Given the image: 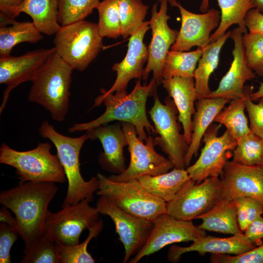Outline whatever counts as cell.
Returning a JSON list of instances; mask_svg holds the SVG:
<instances>
[{"label":"cell","mask_w":263,"mask_h":263,"mask_svg":"<svg viewBox=\"0 0 263 263\" xmlns=\"http://www.w3.org/2000/svg\"><path fill=\"white\" fill-rule=\"evenodd\" d=\"M196 219L202 221L197 226L206 231L231 235L243 233L239 226L233 200L220 198L210 209Z\"/></svg>","instance_id":"cell-26"},{"label":"cell","mask_w":263,"mask_h":263,"mask_svg":"<svg viewBox=\"0 0 263 263\" xmlns=\"http://www.w3.org/2000/svg\"><path fill=\"white\" fill-rule=\"evenodd\" d=\"M221 9V20L219 25L211 35L209 43L213 42L224 35L229 27L237 24L243 34L248 33L244 19L249 10L254 8L251 0H217ZM209 0H201L200 10L206 12L209 7Z\"/></svg>","instance_id":"cell-27"},{"label":"cell","mask_w":263,"mask_h":263,"mask_svg":"<svg viewBox=\"0 0 263 263\" xmlns=\"http://www.w3.org/2000/svg\"><path fill=\"white\" fill-rule=\"evenodd\" d=\"M121 123L128 140L130 162L128 167L123 172L112 174L108 177L109 179L116 182L127 181L143 175L155 176L163 174L174 168L171 161L156 151L152 136H149L146 144H144L139 139L132 124Z\"/></svg>","instance_id":"cell-10"},{"label":"cell","mask_w":263,"mask_h":263,"mask_svg":"<svg viewBox=\"0 0 263 263\" xmlns=\"http://www.w3.org/2000/svg\"><path fill=\"white\" fill-rule=\"evenodd\" d=\"M181 16V26L175 42L170 48L174 51H188L193 47L204 48L208 43L211 33L219 25L221 12L215 8L196 14L185 9L176 1Z\"/></svg>","instance_id":"cell-17"},{"label":"cell","mask_w":263,"mask_h":263,"mask_svg":"<svg viewBox=\"0 0 263 263\" xmlns=\"http://www.w3.org/2000/svg\"><path fill=\"white\" fill-rule=\"evenodd\" d=\"M246 88L245 109L249 119V127L251 132L263 139V98H261L258 103H254L251 98L253 86L247 85Z\"/></svg>","instance_id":"cell-41"},{"label":"cell","mask_w":263,"mask_h":263,"mask_svg":"<svg viewBox=\"0 0 263 263\" xmlns=\"http://www.w3.org/2000/svg\"><path fill=\"white\" fill-rule=\"evenodd\" d=\"M140 80L136 82L133 89L129 94L115 93L97 96L92 108L103 103L106 107L103 114L90 122L74 124L69 128V132L74 133L86 131L117 120L132 124L139 139L146 141L148 137L145 129L149 132L156 133L147 116L146 103L148 98L153 96L158 85L153 78L147 85H142Z\"/></svg>","instance_id":"cell-2"},{"label":"cell","mask_w":263,"mask_h":263,"mask_svg":"<svg viewBox=\"0 0 263 263\" xmlns=\"http://www.w3.org/2000/svg\"><path fill=\"white\" fill-rule=\"evenodd\" d=\"M43 38L42 33L33 21L15 20L9 26H0V56H10L13 47L20 43H35Z\"/></svg>","instance_id":"cell-30"},{"label":"cell","mask_w":263,"mask_h":263,"mask_svg":"<svg viewBox=\"0 0 263 263\" xmlns=\"http://www.w3.org/2000/svg\"><path fill=\"white\" fill-rule=\"evenodd\" d=\"M148 6L142 0H119V11L123 39L133 35L144 21Z\"/></svg>","instance_id":"cell-35"},{"label":"cell","mask_w":263,"mask_h":263,"mask_svg":"<svg viewBox=\"0 0 263 263\" xmlns=\"http://www.w3.org/2000/svg\"><path fill=\"white\" fill-rule=\"evenodd\" d=\"M97 195L111 199L119 207L137 217L153 221L167 213V203L150 193L137 179L116 182L98 173Z\"/></svg>","instance_id":"cell-7"},{"label":"cell","mask_w":263,"mask_h":263,"mask_svg":"<svg viewBox=\"0 0 263 263\" xmlns=\"http://www.w3.org/2000/svg\"><path fill=\"white\" fill-rule=\"evenodd\" d=\"M39 132L55 146L68 180V189L61 207L86 199L92 201L98 189V180L97 177H93L85 181L80 172L79 163L81 149L89 139L87 133L78 137H69L59 133L46 120L41 124Z\"/></svg>","instance_id":"cell-4"},{"label":"cell","mask_w":263,"mask_h":263,"mask_svg":"<svg viewBox=\"0 0 263 263\" xmlns=\"http://www.w3.org/2000/svg\"><path fill=\"white\" fill-rule=\"evenodd\" d=\"M222 175L221 198L249 197L263 203V166H244L228 161Z\"/></svg>","instance_id":"cell-19"},{"label":"cell","mask_w":263,"mask_h":263,"mask_svg":"<svg viewBox=\"0 0 263 263\" xmlns=\"http://www.w3.org/2000/svg\"><path fill=\"white\" fill-rule=\"evenodd\" d=\"M157 0L160 2L162 1H167L168 2H169V4L171 5V6H174V4L177 1L176 0Z\"/></svg>","instance_id":"cell-50"},{"label":"cell","mask_w":263,"mask_h":263,"mask_svg":"<svg viewBox=\"0 0 263 263\" xmlns=\"http://www.w3.org/2000/svg\"><path fill=\"white\" fill-rule=\"evenodd\" d=\"M244 232L247 239L255 245L261 244L263 239V217L262 215L253 221Z\"/></svg>","instance_id":"cell-44"},{"label":"cell","mask_w":263,"mask_h":263,"mask_svg":"<svg viewBox=\"0 0 263 263\" xmlns=\"http://www.w3.org/2000/svg\"><path fill=\"white\" fill-rule=\"evenodd\" d=\"M56 52L54 47L30 51L18 56H0V83L6 85L0 107V113L6 106L11 91L21 83L31 81Z\"/></svg>","instance_id":"cell-16"},{"label":"cell","mask_w":263,"mask_h":263,"mask_svg":"<svg viewBox=\"0 0 263 263\" xmlns=\"http://www.w3.org/2000/svg\"><path fill=\"white\" fill-rule=\"evenodd\" d=\"M243 34L238 27L231 32L230 38L234 42L232 61L217 88L211 91L207 98L221 97L229 100L242 98L244 95L245 82L256 77L255 73L248 66L245 57Z\"/></svg>","instance_id":"cell-20"},{"label":"cell","mask_w":263,"mask_h":263,"mask_svg":"<svg viewBox=\"0 0 263 263\" xmlns=\"http://www.w3.org/2000/svg\"><path fill=\"white\" fill-rule=\"evenodd\" d=\"M231 34L230 31L226 32L203 48L202 56L193 75L197 100L207 98L210 94L211 91L209 87L210 76L218 66L221 51L227 38L230 37Z\"/></svg>","instance_id":"cell-29"},{"label":"cell","mask_w":263,"mask_h":263,"mask_svg":"<svg viewBox=\"0 0 263 263\" xmlns=\"http://www.w3.org/2000/svg\"><path fill=\"white\" fill-rule=\"evenodd\" d=\"M263 98V82L260 83V85L257 91L252 93L251 98L253 101H256Z\"/></svg>","instance_id":"cell-48"},{"label":"cell","mask_w":263,"mask_h":263,"mask_svg":"<svg viewBox=\"0 0 263 263\" xmlns=\"http://www.w3.org/2000/svg\"><path fill=\"white\" fill-rule=\"evenodd\" d=\"M59 0H24L19 6L0 12L9 18H15L21 13L28 15L33 23L43 34H55L61 25L58 22Z\"/></svg>","instance_id":"cell-24"},{"label":"cell","mask_w":263,"mask_h":263,"mask_svg":"<svg viewBox=\"0 0 263 263\" xmlns=\"http://www.w3.org/2000/svg\"><path fill=\"white\" fill-rule=\"evenodd\" d=\"M99 0H59L58 22L61 26L84 20L97 9Z\"/></svg>","instance_id":"cell-38"},{"label":"cell","mask_w":263,"mask_h":263,"mask_svg":"<svg viewBox=\"0 0 263 263\" xmlns=\"http://www.w3.org/2000/svg\"><path fill=\"white\" fill-rule=\"evenodd\" d=\"M86 133L89 139H98L102 144L103 152L98 161L103 169L118 174L126 169L123 150L128 143L121 123L99 126L86 131Z\"/></svg>","instance_id":"cell-21"},{"label":"cell","mask_w":263,"mask_h":263,"mask_svg":"<svg viewBox=\"0 0 263 263\" xmlns=\"http://www.w3.org/2000/svg\"><path fill=\"white\" fill-rule=\"evenodd\" d=\"M22 263H60L57 243L43 233L23 250Z\"/></svg>","instance_id":"cell-33"},{"label":"cell","mask_w":263,"mask_h":263,"mask_svg":"<svg viewBox=\"0 0 263 263\" xmlns=\"http://www.w3.org/2000/svg\"><path fill=\"white\" fill-rule=\"evenodd\" d=\"M233 201L236 207L239 226L243 232L263 213V203L249 197H240Z\"/></svg>","instance_id":"cell-40"},{"label":"cell","mask_w":263,"mask_h":263,"mask_svg":"<svg viewBox=\"0 0 263 263\" xmlns=\"http://www.w3.org/2000/svg\"><path fill=\"white\" fill-rule=\"evenodd\" d=\"M51 145L39 143L34 149L19 151L3 143L0 163L14 168L19 182H50L64 183L67 177L57 155L51 152Z\"/></svg>","instance_id":"cell-5"},{"label":"cell","mask_w":263,"mask_h":263,"mask_svg":"<svg viewBox=\"0 0 263 263\" xmlns=\"http://www.w3.org/2000/svg\"><path fill=\"white\" fill-rule=\"evenodd\" d=\"M57 190L54 182L26 181L1 191L0 203L14 214L24 248L43 233L49 205Z\"/></svg>","instance_id":"cell-1"},{"label":"cell","mask_w":263,"mask_h":263,"mask_svg":"<svg viewBox=\"0 0 263 263\" xmlns=\"http://www.w3.org/2000/svg\"><path fill=\"white\" fill-rule=\"evenodd\" d=\"M103 222L89 230V234L82 243L68 245L57 244L60 263H94L95 260L88 252L87 247L90 241L96 238L103 228Z\"/></svg>","instance_id":"cell-37"},{"label":"cell","mask_w":263,"mask_h":263,"mask_svg":"<svg viewBox=\"0 0 263 263\" xmlns=\"http://www.w3.org/2000/svg\"><path fill=\"white\" fill-rule=\"evenodd\" d=\"M19 234L16 227L5 223L0 224V263H10V250Z\"/></svg>","instance_id":"cell-43"},{"label":"cell","mask_w":263,"mask_h":263,"mask_svg":"<svg viewBox=\"0 0 263 263\" xmlns=\"http://www.w3.org/2000/svg\"><path fill=\"white\" fill-rule=\"evenodd\" d=\"M254 8H256L260 12L263 11V0H251Z\"/></svg>","instance_id":"cell-49"},{"label":"cell","mask_w":263,"mask_h":263,"mask_svg":"<svg viewBox=\"0 0 263 263\" xmlns=\"http://www.w3.org/2000/svg\"><path fill=\"white\" fill-rule=\"evenodd\" d=\"M153 222V228L146 243L129 263H136L169 244L194 242L207 235L206 231L194 225L192 221L177 219L168 213L159 215Z\"/></svg>","instance_id":"cell-14"},{"label":"cell","mask_w":263,"mask_h":263,"mask_svg":"<svg viewBox=\"0 0 263 263\" xmlns=\"http://www.w3.org/2000/svg\"><path fill=\"white\" fill-rule=\"evenodd\" d=\"M203 51V48L199 47L190 52L170 50L166 56L162 68L163 79L174 77H193Z\"/></svg>","instance_id":"cell-32"},{"label":"cell","mask_w":263,"mask_h":263,"mask_svg":"<svg viewBox=\"0 0 263 263\" xmlns=\"http://www.w3.org/2000/svg\"><path fill=\"white\" fill-rule=\"evenodd\" d=\"M119 1V0H103L96 9L99 17L98 30L103 38L115 39L121 36Z\"/></svg>","instance_id":"cell-36"},{"label":"cell","mask_w":263,"mask_h":263,"mask_svg":"<svg viewBox=\"0 0 263 263\" xmlns=\"http://www.w3.org/2000/svg\"><path fill=\"white\" fill-rule=\"evenodd\" d=\"M73 71L56 52L31 81L28 100L43 107L54 120L63 121L69 106Z\"/></svg>","instance_id":"cell-3"},{"label":"cell","mask_w":263,"mask_h":263,"mask_svg":"<svg viewBox=\"0 0 263 263\" xmlns=\"http://www.w3.org/2000/svg\"><path fill=\"white\" fill-rule=\"evenodd\" d=\"M88 200L66 206L61 210L48 211L43 226L47 233L58 244L72 245L79 243L82 232L96 226L99 212L96 207H91Z\"/></svg>","instance_id":"cell-8"},{"label":"cell","mask_w":263,"mask_h":263,"mask_svg":"<svg viewBox=\"0 0 263 263\" xmlns=\"http://www.w3.org/2000/svg\"><path fill=\"white\" fill-rule=\"evenodd\" d=\"M9 210L7 207L2 205L0 209V221L17 228L16 219L13 217Z\"/></svg>","instance_id":"cell-46"},{"label":"cell","mask_w":263,"mask_h":263,"mask_svg":"<svg viewBox=\"0 0 263 263\" xmlns=\"http://www.w3.org/2000/svg\"><path fill=\"white\" fill-rule=\"evenodd\" d=\"M209 260L212 263H263V244L239 255L212 254Z\"/></svg>","instance_id":"cell-42"},{"label":"cell","mask_w":263,"mask_h":263,"mask_svg":"<svg viewBox=\"0 0 263 263\" xmlns=\"http://www.w3.org/2000/svg\"><path fill=\"white\" fill-rule=\"evenodd\" d=\"M190 179L187 169L176 168L160 175H143L137 178L147 190L166 203L173 200Z\"/></svg>","instance_id":"cell-28"},{"label":"cell","mask_w":263,"mask_h":263,"mask_svg":"<svg viewBox=\"0 0 263 263\" xmlns=\"http://www.w3.org/2000/svg\"><path fill=\"white\" fill-rule=\"evenodd\" d=\"M154 104L149 113L152 121L156 133L155 146H159L174 165V168L185 169V156L188 147L184 135L180 132L178 113L173 100L169 96L161 102L157 91L154 95Z\"/></svg>","instance_id":"cell-9"},{"label":"cell","mask_w":263,"mask_h":263,"mask_svg":"<svg viewBox=\"0 0 263 263\" xmlns=\"http://www.w3.org/2000/svg\"><path fill=\"white\" fill-rule=\"evenodd\" d=\"M161 84L175 103L178 113V120L182 124L185 139L189 145L192 135V116L196 111L194 102L197 100L194 78L163 79Z\"/></svg>","instance_id":"cell-23"},{"label":"cell","mask_w":263,"mask_h":263,"mask_svg":"<svg viewBox=\"0 0 263 263\" xmlns=\"http://www.w3.org/2000/svg\"><path fill=\"white\" fill-rule=\"evenodd\" d=\"M150 28L149 21H144L137 30L130 37L128 50L123 59L114 63L113 71L116 73V79L107 91L101 89V93L106 95L113 93L126 94L129 81L132 79H141L144 65L149 57L148 47L144 42L145 35Z\"/></svg>","instance_id":"cell-18"},{"label":"cell","mask_w":263,"mask_h":263,"mask_svg":"<svg viewBox=\"0 0 263 263\" xmlns=\"http://www.w3.org/2000/svg\"><path fill=\"white\" fill-rule=\"evenodd\" d=\"M243 43L248 66L256 75L263 76V34H244Z\"/></svg>","instance_id":"cell-39"},{"label":"cell","mask_w":263,"mask_h":263,"mask_svg":"<svg viewBox=\"0 0 263 263\" xmlns=\"http://www.w3.org/2000/svg\"><path fill=\"white\" fill-rule=\"evenodd\" d=\"M197 100L192 120L191 142L184 158L186 167L189 166L192 157L197 153L206 132L229 100L217 97L203 98Z\"/></svg>","instance_id":"cell-25"},{"label":"cell","mask_w":263,"mask_h":263,"mask_svg":"<svg viewBox=\"0 0 263 263\" xmlns=\"http://www.w3.org/2000/svg\"><path fill=\"white\" fill-rule=\"evenodd\" d=\"M24 0H0V11L4 12L8 9L19 6Z\"/></svg>","instance_id":"cell-47"},{"label":"cell","mask_w":263,"mask_h":263,"mask_svg":"<svg viewBox=\"0 0 263 263\" xmlns=\"http://www.w3.org/2000/svg\"><path fill=\"white\" fill-rule=\"evenodd\" d=\"M221 197V179L209 177L197 183L191 178L171 201L167 211L173 217L192 221L210 209Z\"/></svg>","instance_id":"cell-11"},{"label":"cell","mask_w":263,"mask_h":263,"mask_svg":"<svg viewBox=\"0 0 263 263\" xmlns=\"http://www.w3.org/2000/svg\"><path fill=\"white\" fill-rule=\"evenodd\" d=\"M256 246L241 233L227 238L205 236L193 242L188 246L172 245L168 254V260L172 263L179 261L182 256L190 252L201 255L206 253L239 255L248 251Z\"/></svg>","instance_id":"cell-22"},{"label":"cell","mask_w":263,"mask_h":263,"mask_svg":"<svg viewBox=\"0 0 263 263\" xmlns=\"http://www.w3.org/2000/svg\"><path fill=\"white\" fill-rule=\"evenodd\" d=\"M55 35L56 52L73 70H85L103 47L97 24L84 19L61 26Z\"/></svg>","instance_id":"cell-6"},{"label":"cell","mask_w":263,"mask_h":263,"mask_svg":"<svg viewBox=\"0 0 263 263\" xmlns=\"http://www.w3.org/2000/svg\"><path fill=\"white\" fill-rule=\"evenodd\" d=\"M244 22L250 33L263 34V14L256 8H252L247 13Z\"/></svg>","instance_id":"cell-45"},{"label":"cell","mask_w":263,"mask_h":263,"mask_svg":"<svg viewBox=\"0 0 263 263\" xmlns=\"http://www.w3.org/2000/svg\"><path fill=\"white\" fill-rule=\"evenodd\" d=\"M244 96L242 98L232 99L229 104L224 107L217 115L213 121L225 126L226 130L237 140L251 132L244 113L246 86H244Z\"/></svg>","instance_id":"cell-31"},{"label":"cell","mask_w":263,"mask_h":263,"mask_svg":"<svg viewBox=\"0 0 263 263\" xmlns=\"http://www.w3.org/2000/svg\"><path fill=\"white\" fill-rule=\"evenodd\" d=\"M232 161L244 166H263V139L251 131L237 140Z\"/></svg>","instance_id":"cell-34"},{"label":"cell","mask_w":263,"mask_h":263,"mask_svg":"<svg viewBox=\"0 0 263 263\" xmlns=\"http://www.w3.org/2000/svg\"><path fill=\"white\" fill-rule=\"evenodd\" d=\"M221 124L210 125L204 135V146L197 161L187 168L197 183L209 177L222 175L224 167L237 145V140L226 130L218 136Z\"/></svg>","instance_id":"cell-12"},{"label":"cell","mask_w":263,"mask_h":263,"mask_svg":"<svg viewBox=\"0 0 263 263\" xmlns=\"http://www.w3.org/2000/svg\"><path fill=\"white\" fill-rule=\"evenodd\" d=\"M100 214L113 220L125 254L123 263L129 262L146 243L153 226V222L131 215L119 207L109 198L100 196L95 207Z\"/></svg>","instance_id":"cell-13"},{"label":"cell","mask_w":263,"mask_h":263,"mask_svg":"<svg viewBox=\"0 0 263 263\" xmlns=\"http://www.w3.org/2000/svg\"><path fill=\"white\" fill-rule=\"evenodd\" d=\"M168 2H160L157 11V3L151 8V16L149 25L151 29L152 38L148 47L149 57L141 78L146 80L150 72L153 78L158 86L162 83V70L166 56L176 41L178 31L172 29L168 25L170 16L168 14Z\"/></svg>","instance_id":"cell-15"}]
</instances>
